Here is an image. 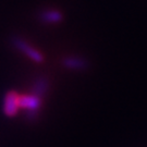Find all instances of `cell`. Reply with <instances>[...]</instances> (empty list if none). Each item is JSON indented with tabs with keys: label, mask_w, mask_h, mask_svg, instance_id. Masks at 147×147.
<instances>
[{
	"label": "cell",
	"mask_w": 147,
	"mask_h": 147,
	"mask_svg": "<svg viewBox=\"0 0 147 147\" xmlns=\"http://www.w3.org/2000/svg\"><path fill=\"white\" fill-rule=\"evenodd\" d=\"M14 46H16L21 53H23L27 58H30L36 63H42L44 61V55L39 50H37L36 48L31 46L27 42L21 38H16L14 39Z\"/></svg>",
	"instance_id": "1"
},
{
	"label": "cell",
	"mask_w": 147,
	"mask_h": 147,
	"mask_svg": "<svg viewBox=\"0 0 147 147\" xmlns=\"http://www.w3.org/2000/svg\"><path fill=\"white\" fill-rule=\"evenodd\" d=\"M20 108V95L14 90H11L5 95L3 101V111L8 117L16 116Z\"/></svg>",
	"instance_id": "2"
},
{
	"label": "cell",
	"mask_w": 147,
	"mask_h": 147,
	"mask_svg": "<svg viewBox=\"0 0 147 147\" xmlns=\"http://www.w3.org/2000/svg\"><path fill=\"white\" fill-rule=\"evenodd\" d=\"M40 104L42 99L37 95H20V108L26 109L30 113H35L39 109Z\"/></svg>",
	"instance_id": "3"
},
{
	"label": "cell",
	"mask_w": 147,
	"mask_h": 147,
	"mask_svg": "<svg viewBox=\"0 0 147 147\" xmlns=\"http://www.w3.org/2000/svg\"><path fill=\"white\" fill-rule=\"evenodd\" d=\"M62 65L68 70L74 71H82L88 67V63L85 59L76 56H70L62 59Z\"/></svg>",
	"instance_id": "4"
},
{
	"label": "cell",
	"mask_w": 147,
	"mask_h": 147,
	"mask_svg": "<svg viewBox=\"0 0 147 147\" xmlns=\"http://www.w3.org/2000/svg\"><path fill=\"white\" fill-rule=\"evenodd\" d=\"M62 13L58 10H45L40 13V20L47 24H56L62 21Z\"/></svg>",
	"instance_id": "5"
},
{
	"label": "cell",
	"mask_w": 147,
	"mask_h": 147,
	"mask_svg": "<svg viewBox=\"0 0 147 147\" xmlns=\"http://www.w3.org/2000/svg\"><path fill=\"white\" fill-rule=\"evenodd\" d=\"M48 88V81L46 79H39L34 85V94L42 97V95L45 94V92Z\"/></svg>",
	"instance_id": "6"
}]
</instances>
